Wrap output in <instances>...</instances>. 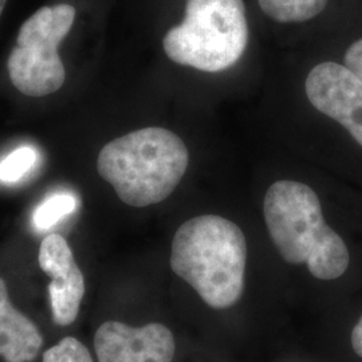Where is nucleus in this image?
<instances>
[{
  "instance_id": "nucleus-1",
  "label": "nucleus",
  "mask_w": 362,
  "mask_h": 362,
  "mask_svg": "<svg viewBox=\"0 0 362 362\" xmlns=\"http://www.w3.org/2000/svg\"><path fill=\"white\" fill-rule=\"evenodd\" d=\"M246 264V236L231 220L196 216L173 236L170 269L212 309H228L240 299Z\"/></svg>"
},
{
  "instance_id": "nucleus-2",
  "label": "nucleus",
  "mask_w": 362,
  "mask_h": 362,
  "mask_svg": "<svg viewBox=\"0 0 362 362\" xmlns=\"http://www.w3.org/2000/svg\"><path fill=\"white\" fill-rule=\"evenodd\" d=\"M263 212L272 243L287 263L306 264L321 281H334L346 272L349 250L326 224L320 197L309 185L274 182L264 196Z\"/></svg>"
},
{
  "instance_id": "nucleus-3",
  "label": "nucleus",
  "mask_w": 362,
  "mask_h": 362,
  "mask_svg": "<svg viewBox=\"0 0 362 362\" xmlns=\"http://www.w3.org/2000/svg\"><path fill=\"white\" fill-rule=\"evenodd\" d=\"M188 163V149L176 133L151 127L106 144L97 158V170L121 202L144 208L170 196Z\"/></svg>"
},
{
  "instance_id": "nucleus-4",
  "label": "nucleus",
  "mask_w": 362,
  "mask_h": 362,
  "mask_svg": "<svg viewBox=\"0 0 362 362\" xmlns=\"http://www.w3.org/2000/svg\"><path fill=\"white\" fill-rule=\"evenodd\" d=\"M247 43L243 0H187L182 23L172 27L163 40L170 61L207 73L233 67Z\"/></svg>"
},
{
  "instance_id": "nucleus-5",
  "label": "nucleus",
  "mask_w": 362,
  "mask_h": 362,
  "mask_svg": "<svg viewBox=\"0 0 362 362\" xmlns=\"http://www.w3.org/2000/svg\"><path fill=\"white\" fill-rule=\"evenodd\" d=\"M76 8L70 4L42 7L22 25L7 69L13 86L28 97H45L65 83L58 46L71 30Z\"/></svg>"
},
{
  "instance_id": "nucleus-6",
  "label": "nucleus",
  "mask_w": 362,
  "mask_h": 362,
  "mask_svg": "<svg viewBox=\"0 0 362 362\" xmlns=\"http://www.w3.org/2000/svg\"><path fill=\"white\" fill-rule=\"evenodd\" d=\"M310 104L339 122L362 146V81L346 66L324 62L306 78Z\"/></svg>"
},
{
  "instance_id": "nucleus-7",
  "label": "nucleus",
  "mask_w": 362,
  "mask_h": 362,
  "mask_svg": "<svg viewBox=\"0 0 362 362\" xmlns=\"http://www.w3.org/2000/svg\"><path fill=\"white\" fill-rule=\"evenodd\" d=\"M94 349L98 362H172L176 344L164 325L133 327L106 321L95 332Z\"/></svg>"
},
{
  "instance_id": "nucleus-8",
  "label": "nucleus",
  "mask_w": 362,
  "mask_h": 362,
  "mask_svg": "<svg viewBox=\"0 0 362 362\" xmlns=\"http://www.w3.org/2000/svg\"><path fill=\"white\" fill-rule=\"evenodd\" d=\"M39 267L52 282L49 296L54 322L69 326L77 320L85 296V276L76 263L73 251L65 238L47 235L39 247Z\"/></svg>"
},
{
  "instance_id": "nucleus-9",
  "label": "nucleus",
  "mask_w": 362,
  "mask_h": 362,
  "mask_svg": "<svg viewBox=\"0 0 362 362\" xmlns=\"http://www.w3.org/2000/svg\"><path fill=\"white\" fill-rule=\"evenodd\" d=\"M42 345L38 326L13 306L0 278V357L6 362L34 361Z\"/></svg>"
},
{
  "instance_id": "nucleus-10",
  "label": "nucleus",
  "mask_w": 362,
  "mask_h": 362,
  "mask_svg": "<svg viewBox=\"0 0 362 362\" xmlns=\"http://www.w3.org/2000/svg\"><path fill=\"white\" fill-rule=\"evenodd\" d=\"M329 0H258L262 11L279 23H299L324 11Z\"/></svg>"
},
{
  "instance_id": "nucleus-11",
  "label": "nucleus",
  "mask_w": 362,
  "mask_h": 362,
  "mask_svg": "<svg viewBox=\"0 0 362 362\" xmlns=\"http://www.w3.org/2000/svg\"><path fill=\"white\" fill-rule=\"evenodd\" d=\"M78 207V199L74 194L58 192L45 199L33 215V224L38 231H46L58 221L73 214Z\"/></svg>"
},
{
  "instance_id": "nucleus-12",
  "label": "nucleus",
  "mask_w": 362,
  "mask_h": 362,
  "mask_svg": "<svg viewBox=\"0 0 362 362\" xmlns=\"http://www.w3.org/2000/svg\"><path fill=\"white\" fill-rule=\"evenodd\" d=\"M37 163V152L31 146H21L0 161V181L16 182L23 179Z\"/></svg>"
},
{
  "instance_id": "nucleus-13",
  "label": "nucleus",
  "mask_w": 362,
  "mask_h": 362,
  "mask_svg": "<svg viewBox=\"0 0 362 362\" xmlns=\"http://www.w3.org/2000/svg\"><path fill=\"white\" fill-rule=\"evenodd\" d=\"M42 362H93V357L77 338L66 337L43 353Z\"/></svg>"
},
{
  "instance_id": "nucleus-14",
  "label": "nucleus",
  "mask_w": 362,
  "mask_h": 362,
  "mask_svg": "<svg viewBox=\"0 0 362 362\" xmlns=\"http://www.w3.org/2000/svg\"><path fill=\"white\" fill-rule=\"evenodd\" d=\"M345 66L362 81V38L356 40L345 54Z\"/></svg>"
},
{
  "instance_id": "nucleus-15",
  "label": "nucleus",
  "mask_w": 362,
  "mask_h": 362,
  "mask_svg": "<svg viewBox=\"0 0 362 362\" xmlns=\"http://www.w3.org/2000/svg\"><path fill=\"white\" fill-rule=\"evenodd\" d=\"M351 346L354 353L362 358V315L351 332Z\"/></svg>"
},
{
  "instance_id": "nucleus-16",
  "label": "nucleus",
  "mask_w": 362,
  "mask_h": 362,
  "mask_svg": "<svg viewBox=\"0 0 362 362\" xmlns=\"http://www.w3.org/2000/svg\"><path fill=\"white\" fill-rule=\"evenodd\" d=\"M6 3H7V0H0V15H1L4 7H6Z\"/></svg>"
}]
</instances>
